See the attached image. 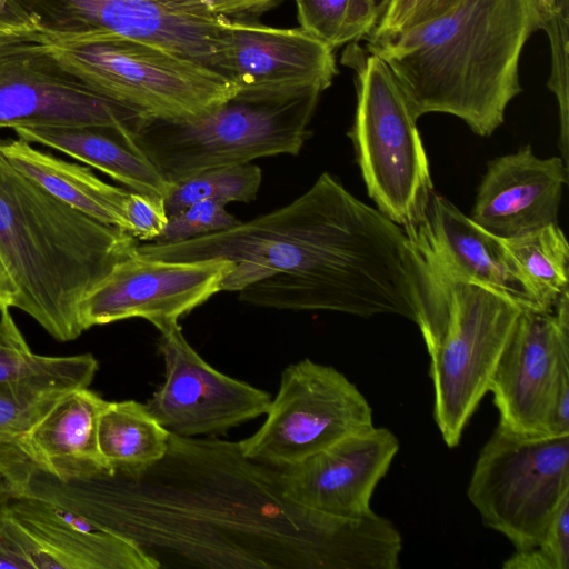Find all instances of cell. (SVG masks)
I'll return each instance as SVG.
<instances>
[{"label": "cell", "mask_w": 569, "mask_h": 569, "mask_svg": "<svg viewBox=\"0 0 569 569\" xmlns=\"http://www.w3.org/2000/svg\"><path fill=\"white\" fill-rule=\"evenodd\" d=\"M11 479L16 492L129 539L157 561L166 556L201 567L370 569L381 550L373 517L301 508L286 495L280 470L247 458L239 441L170 433L164 456L138 471L60 479L22 459Z\"/></svg>", "instance_id": "obj_1"}, {"label": "cell", "mask_w": 569, "mask_h": 569, "mask_svg": "<svg viewBox=\"0 0 569 569\" xmlns=\"http://www.w3.org/2000/svg\"><path fill=\"white\" fill-rule=\"evenodd\" d=\"M136 252L170 261L229 260L233 269L221 291H238L240 301L257 307L418 319L406 230L328 172L266 214L179 243H138Z\"/></svg>", "instance_id": "obj_2"}, {"label": "cell", "mask_w": 569, "mask_h": 569, "mask_svg": "<svg viewBox=\"0 0 569 569\" xmlns=\"http://www.w3.org/2000/svg\"><path fill=\"white\" fill-rule=\"evenodd\" d=\"M538 29L533 0H462L366 48L390 68L417 118L448 113L489 137L522 90L521 52Z\"/></svg>", "instance_id": "obj_3"}, {"label": "cell", "mask_w": 569, "mask_h": 569, "mask_svg": "<svg viewBox=\"0 0 569 569\" xmlns=\"http://www.w3.org/2000/svg\"><path fill=\"white\" fill-rule=\"evenodd\" d=\"M137 246L129 232L51 196L0 151V253L19 287L14 308L52 338L83 332L80 300Z\"/></svg>", "instance_id": "obj_4"}, {"label": "cell", "mask_w": 569, "mask_h": 569, "mask_svg": "<svg viewBox=\"0 0 569 569\" xmlns=\"http://www.w3.org/2000/svg\"><path fill=\"white\" fill-rule=\"evenodd\" d=\"M413 247L417 325L430 356L433 418L449 448L489 391L498 360L523 310L483 287L447 276Z\"/></svg>", "instance_id": "obj_5"}, {"label": "cell", "mask_w": 569, "mask_h": 569, "mask_svg": "<svg viewBox=\"0 0 569 569\" xmlns=\"http://www.w3.org/2000/svg\"><path fill=\"white\" fill-rule=\"evenodd\" d=\"M323 91L239 89L211 110L186 119L138 117L131 136L171 183L201 171L278 154L297 156Z\"/></svg>", "instance_id": "obj_6"}, {"label": "cell", "mask_w": 569, "mask_h": 569, "mask_svg": "<svg viewBox=\"0 0 569 569\" xmlns=\"http://www.w3.org/2000/svg\"><path fill=\"white\" fill-rule=\"evenodd\" d=\"M36 42L87 87L140 117L192 118L239 90L207 66L109 32Z\"/></svg>", "instance_id": "obj_7"}, {"label": "cell", "mask_w": 569, "mask_h": 569, "mask_svg": "<svg viewBox=\"0 0 569 569\" xmlns=\"http://www.w3.org/2000/svg\"><path fill=\"white\" fill-rule=\"evenodd\" d=\"M342 64L355 73L357 106L348 136L377 209L405 230L423 217L433 191L418 118L387 63L357 42Z\"/></svg>", "instance_id": "obj_8"}, {"label": "cell", "mask_w": 569, "mask_h": 569, "mask_svg": "<svg viewBox=\"0 0 569 569\" xmlns=\"http://www.w3.org/2000/svg\"><path fill=\"white\" fill-rule=\"evenodd\" d=\"M467 495L483 525L515 551L536 547L569 496V435H525L498 423L479 452Z\"/></svg>", "instance_id": "obj_9"}, {"label": "cell", "mask_w": 569, "mask_h": 569, "mask_svg": "<svg viewBox=\"0 0 569 569\" xmlns=\"http://www.w3.org/2000/svg\"><path fill=\"white\" fill-rule=\"evenodd\" d=\"M266 420L240 440L242 453L282 469L335 442L373 427L359 389L331 366L303 359L286 367Z\"/></svg>", "instance_id": "obj_10"}, {"label": "cell", "mask_w": 569, "mask_h": 569, "mask_svg": "<svg viewBox=\"0 0 569 569\" xmlns=\"http://www.w3.org/2000/svg\"><path fill=\"white\" fill-rule=\"evenodd\" d=\"M18 1L36 23L32 40H74L109 32L159 47L220 72L228 41L227 18L188 12L159 0Z\"/></svg>", "instance_id": "obj_11"}, {"label": "cell", "mask_w": 569, "mask_h": 569, "mask_svg": "<svg viewBox=\"0 0 569 569\" xmlns=\"http://www.w3.org/2000/svg\"><path fill=\"white\" fill-rule=\"evenodd\" d=\"M154 327L166 378L144 405L170 433L216 435L267 412L270 395L212 368L189 345L178 320Z\"/></svg>", "instance_id": "obj_12"}, {"label": "cell", "mask_w": 569, "mask_h": 569, "mask_svg": "<svg viewBox=\"0 0 569 569\" xmlns=\"http://www.w3.org/2000/svg\"><path fill=\"white\" fill-rule=\"evenodd\" d=\"M233 263L222 258L170 261L137 252L116 263L80 300L82 330L131 318L178 320L221 291Z\"/></svg>", "instance_id": "obj_13"}, {"label": "cell", "mask_w": 569, "mask_h": 569, "mask_svg": "<svg viewBox=\"0 0 569 569\" xmlns=\"http://www.w3.org/2000/svg\"><path fill=\"white\" fill-rule=\"evenodd\" d=\"M138 117L66 71L41 43L0 39V129L120 127Z\"/></svg>", "instance_id": "obj_14"}, {"label": "cell", "mask_w": 569, "mask_h": 569, "mask_svg": "<svg viewBox=\"0 0 569 569\" xmlns=\"http://www.w3.org/2000/svg\"><path fill=\"white\" fill-rule=\"evenodd\" d=\"M569 368V292L552 311L523 309L492 375L489 391L499 425L518 433L548 435L558 376Z\"/></svg>", "instance_id": "obj_15"}, {"label": "cell", "mask_w": 569, "mask_h": 569, "mask_svg": "<svg viewBox=\"0 0 569 569\" xmlns=\"http://www.w3.org/2000/svg\"><path fill=\"white\" fill-rule=\"evenodd\" d=\"M0 533L32 569H157L129 539L98 530L41 498L9 492L0 502Z\"/></svg>", "instance_id": "obj_16"}, {"label": "cell", "mask_w": 569, "mask_h": 569, "mask_svg": "<svg viewBox=\"0 0 569 569\" xmlns=\"http://www.w3.org/2000/svg\"><path fill=\"white\" fill-rule=\"evenodd\" d=\"M399 447L389 429L373 426L279 469L283 490L295 503L316 513L349 519L370 516L373 491Z\"/></svg>", "instance_id": "obj_17"}, {"label": "cell", "mask_w": 569, "mask_h": 569, "mask_svg": "<svg viewBox=\"0 0 569 569\" xmlns=\"http://www.w3.org/2000/svg\"><path fill=\"white\" fill-rule=\"evenodd\" d=\"M406 232L411 243L447 276L489 289L522 309L540 311L502 239L481 228L435 190L422 219Z\"/></svg>", "instance_id": "obj_18"}, {"label": "cell", "mask_w": 569, "mask_h": 569, "mask_svg": "<svg viewBox=\"0 0 569 569\" xmlns=\"http://www.w3.org/2000/svg\"><path fill=\"white\" fill-rule=\"evenodd\" d=\"M220 72L239 89H328L338 74L333 49L301 28L229 19Z\"/></svg>", "instance_id": "obj_19"}, {"label": "cell", "mask_w": 569, "mask_h": 569, "mask_svg": "<svg viewBox=\"0 0 569 569\" xmlns=\"http://www.w3.org/2000/svg\"><path fill=\"white\" fill-rule=\"evenodd\" d=\"M568 166L561 157L538 158L529 144L488 163L471 219L500 239L556 223Z\"/></svg>", "instance_id": "obj_20"}, {"label": "cell", "mask_w": 569, "mask_h": 569, "mask_svg": "<svg viewBox=\"0 0 569 569\" xmlns=\"http://www.w3.org/2000/svg\"><path fill=\"white\" fill-rule=\"evenodd\" d=\"M107 402L89 387L70 390L14 447L60 479L111 473L98 445L99 417Z\"/></svg>", "instance_id": "obj_21"}, {"label": "cell", "mask_w": 569, "mask_h": 569, "mask_svg": "<svg viewBox=\"0 0 569 569\" xmlns=\"http://www.w3.org/2000/svg\"><path fill=\"white\" fill-rule=\"evenodd\" d=\"M130 126L18 127V138L64 153L93 167L128 190L166 198V180L134 142Z\"/></svg>", "instance_id": "obj_22"}, {"label": "cell", "mask_w": 569, "mask_h": 569, "mask_svg": "<svg viewBox=\"0 0 569 569\" xmlns=\"http://www.w3.org/2000/svg\"><path fill=\"white\" fill-rule=\"evenodd\" d=\"M0 151L19 172L68 206L129 232L124 206L130 190L109 184L89 167L41 151L21 139L0 140Z\"/></svg>", "instance_id": "obj_23"}, {"label": "cell", "mask_w": 569, "mask_h": 569, "mask_svg": "<svg viewBox=\"0 0 569 569\" xmlns=\"http://www.w3.org/2000/svg\"><path fill=\"white\" fill-rule=\"evenodd\" d=\"M170 432L134 400L108 401L98 423L100 453L111 473L133 472L160 460Z\"/></svg>", "instance_id": "obj_24"}, {"label": "cell", "mask_w": 569, "mask_h": 569, "mask_svg": "<svg viewBox=\"0 0 569 569\" xmlns=\"http://www.w3.org/2000/svg\"><path fill=\"white\" fill-rule=\"evenodd\" d=\"M0 312V385H30L61 391L90 386L99 367L91 353L58 357L34 353L9 309Z\"/></svg>", "instance_id": "obj_25"}, {"label": "cell", "mask_w": 569, "mask_h": 569, "mask_svg": "<svg viewBox=\"0 0 569 569\" xmlns=\"http://www.w3.org/2000/svg\"><path fill=\"white\" fill-rule=\"evenodd\" d=\"M502 242L540 311H552L569 281V244L562 229L556 222Z\"/></svg>", "instance_id": "obj_26"}, {"label": "cell", "mask_w": 569, "mask_h": 569, "mask_svg": "<svg viewBox=\"0 0 569 569\" xmlns=\"http://www.w3.org/2000/svg\"><path fill=\"white\" fill-rule=\"evenodd\" d=\"M300 28L332 49L367 39L379 8L373 0H293Z\"/></svg>", "instance_id": "obj_27"}, {"label": "cell", "mask_w": 569, "mask_h": 569, "mask_svg": "<svg viewBox=\"0 0 569 569\" xmlns=\"http://www.w3.org/2000/svg\"><path fill=\"white\" fill-rule=\"evenodd\" d=\"M261 182L262 171L251 162L211 168L174 182L164 198L166 210L169 216L201 200L250 202Z\"/></svg>", "instance_id": "obj_28"}, {"label": "cell", "mask_w": 569, "mask_h": 569, "mask_svg": "<svg viewBox=\"0 0 569 569\" xmlns=\"http://www.w3.org/2000/svg\"><path fill=\"white\" fill-rule=\"evenodd\" d=\"M66 392L0 385V447L16 446Z\"/></svg>", "instance_id": "obj_29"}, {"label": "cell", "mask_w": 569, "mask_h": 569, "mask_svg": "<svg viewBox=\"0 0 569 569\" xmlns=\"http://www.w3.org/2000/svg\"><path fill=\"white\" fill-rule=\"evenodd\" d=\"M551 46V73L549 89L555 93L559 106L561 158L568 166V46H569V0H563L558 9L540 23Z\"/></svg>", "instance_id": "obj_30"}, {"label": "cell", "mask_w": 569, "mask_h": 569, "mask_svg": "<svg viewBox=\"0 0 569 569\" xmlns=\"http://www.w3.org/2000/svg\"><path fill=\"white\" fill-rule=\"evenodd\" d=\"M240 222L227 211L226 204L212 200H201L169 214L163 232L151 242L179 243L230 229Z\"/></svg>", "instance_id": "obj_31"}, {"label": "cell", "mask_w": 569, "mask_h": 569, "mask_svg": "<svg viewBox=\"0 0 569 569\" xmlns=\"http://www.w3.org/2000/svg\"><path fill=\"white\" fill-rule=\"evenodd\" d=\"M503 569L569 568V496L560 502L542 540L533 548L515 551Z\"/></svg>", "instance_id": "obj_32"}, {"label": "cell", "mask_w": 569, "mask_h": 569, "mask_svg": "<svg viewBox=\"0 0 569 569\" xmlns=\"http://www.w3.org/2000/svg\"><path fill=\"white\" fill-rule=\"evenodd\" d=\"M462 0H387L367 39L395 34L449 11Z\"/></svg>", "instance_id": "obj_33"}, {"label": "cell", "mask_w": 569, "mask_h": 569, "mask_svg": "<svg viewBox=\"0 0 569 569\" xmlns=\"http://www.w3.org/2000/svg\"><path fill=\"white\" fill-rule=\"evenodd\" d=\"M129 233L139 241L151 242L164 230L168 212L164 198L130 191L124 206Z\"/></svg>", "instance_id": "obj_34"}, {"label": "cell", "mask_w": 569, "mask_h": 569, "mask_svg": "<svg viewBox=\"0 0 569 569\" xmlns=\"http://www.w3.org/2000/svg\"><path fill=\"white\" fill-rule=\"evenodd\" d=\"M171 7L214 18L240 19L259 14L281 0H159Z\"/></svg>", "instance_id": "obj_35"}, {"label": "cell", "mask_w": 569, "mask_h": 569, "mask_svg": "<svg viewBox=\"0 0 569 569\" xmlns=\"http://www.w3.org/2000/svg\"><path fill=\"white\" fill-rule=\"evenodd\" d=\"M36 23L18 0H0V39H28Z\"/></svg>", "instance_id": "obj_36"}, {"label": "cell", "mask_w": 569, "mask_h": 569, "mask_svg": "<svg viewBox=\"0 0 569 569\" xmlns=\"http://www.w3.org/2000/svg\"><path fill=\"white\" fill-rule=\"evenodd\" d=\"M19 298V287L0 253V311L14 308Z\"/></svg>", "instance_id": "obj_37"}, {"label": "cell", "mask_w": 569, "mask_h": 569, "mask_svg": "<svg viewBox=\"0 0 569 569\" xmlns=\"http://www.w3.org/2000/svg\"><path fill=\"white\" fill-rule=\"evenodd\" d=\"M0 569H32L31 563L1 533Z\"/></svg>", "instance_id": "obj_38"}, {"label": "cell", "mask_w": 569, "mask_h": 569, "mask_svg": "<svg viewBox=\"0 0 569 569\" xmlns=\"http://www.w3.org/2000/svg\"><path fill=\"white\" fill-rule=\"evenodd\" d=\"M562 1L563 0H533L540 16V23L543 19L551 16Z\"/></svg>", "instance_id": "obj_39"}, {"label": "cell", "mask_w": 569, "mask_h": 569, "mask_svg": "<svg viewBox=\"0 0 569 569\" xmlns=\"http://www.w3.org/2000/svg\"><path fill=\"white\" fill-rule=\"evenodd\" d=\"M10 492L7 480L0 472V502L6 498V496Z\"/></svg>", "instance_id": "obj_40"}, {"label": "cell", "mask_w": 569, "mask_h": 569, "mask_svg": "<svg viewBox=\"0 0 569 569\" xmlns=\"http://www.w3.org/2000/svg\"><path fill=\"white\" fill-rule=\"evenodd\" d=\"M376 2V4L378 6L379 8V13L381 11V9L383 8L385 3L387 2V0H373Z\"/></svg>", "instance_id": "obj_41"}]
</instances>
